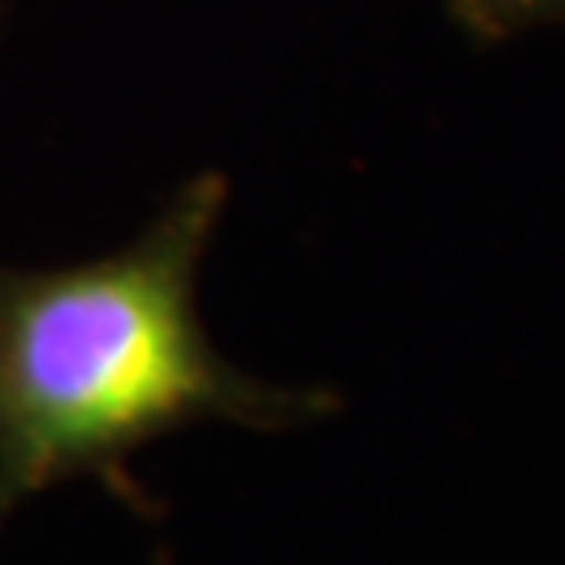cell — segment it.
Wrapping results in <instances>:
<instances>
[{"label":"cell","instance_id":"cell-1","mask_svg":"<svg viewBox=\"0 0 565 565\" xmlns=\"http://www.w3.org/2000/svg\"><path fill=\"white\" fill-rule=\"evenodd\" d=\"M223 210L226 181L202 172L109 256L0 273V532L25 499L177 427H289L331 406L243 373L205 335L198 268Z\"/></svg>","mask_w":565,"mask_h":565},{"label":"cell","instance_id":"cell-2","mask_svg":"<svg viewBox=\"0 0 565 565\" xmlns=\"http://www.w3.org/2000/svg\"><path fill=\"white\" fill-rule=\"evenodd\" d=\"M448 13L473 42H511L532 30H565V0H448Z\"/></svg>","mask_w":565,"mask_h":565}]
</instances>
